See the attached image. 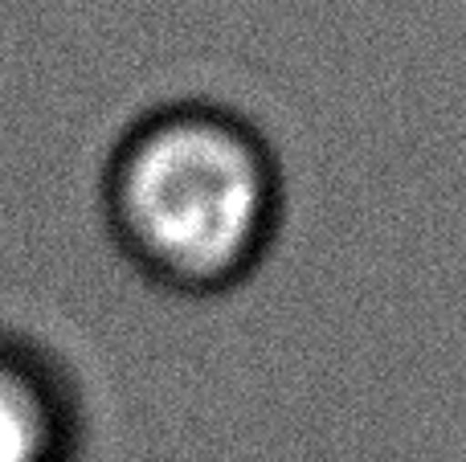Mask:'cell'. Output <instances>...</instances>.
<instances>
[{"mask_svg":"<svg viewBox=\"0 0 466 462\" xmlns=\"http://www.w3.org/2000/svg\"><path fill=\"white\" fill-rule=\"evenodd\" d=\"M103 217L147 283L221 295L246 283L279 237V160L241 115L209 103L160 106L115 144Z\"/></svg>","mask_w":466,"mask_h":462,"instance_id":"6da1fadb","label":"cell"},{"mask_svg":"<svg viewBox=\"0 0 466 462\" xmlns=\"http://www.w3.org/2000/svg\"><path fill=\"white\" fill-rule=\"evenodd\" d=\"M78 417L62 373L37 348L0 336V462H70Z\"/></svg>","mask_w":466,"mask_h":462,"instance_id":"7a4b0ae2","label":"cell"}]
</instances>
